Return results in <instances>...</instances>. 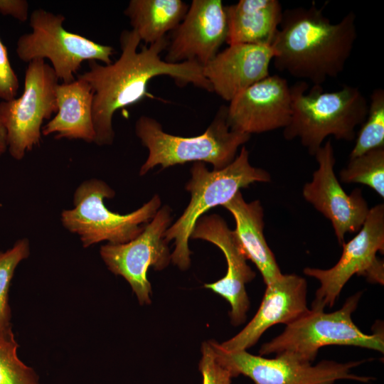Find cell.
Segmentation results:
<instances>
[{
  "mask_svg": "<svg viewBox=\"0 0 384 384\" xmlns=\"http://www.w3.org/2000/svg\"><path fill=\"white\" fill-rule=\"evenodd\" d=\"M140 43L134 30L122 31L119 58L108 65L90 60L89 70L77 76L87 82L93 92L92 122L95 143L98 146L113 143L114 114L144 98L148 94V84L154 78L167 75L179 85L192 84L212 92L203 75V66L198 63H171L161 59V54L168 46L167 36L149 46L144 45L138 51Z\"/></svg>",
  "mask_w": 384,
  "mask_h": 384,
  "instance_id": "6da1fadb",
  "label": "cell"
},
{
  "mask_svg": "<svg viewBox=\"0 0 384 384\" xmlns=\"http://www.w3.org/2000/svg\"><path fill=\"white\" fill-rule=\"evenodd\" d=\"M323 10L314 4L284 10L272 45L278 70L313 85L343 71L358 36L353 11L332 23Z\"/></svg>",
  "mask_w": 384,
  "mask_h": 384,
  "instance_id": "7a4b0ae2",
  "label": "cell"
},
{
  "mask_svg": "<svg viewBox=\"0 0 384 384\" xmlns=\"http://www.w3.org/2000/svg\"><path fill=\"white\" fill-rule=\"evenodd\" d=\"M307 89L306 81L290 86L292 114L283 129L285 139H298L313 156L329 136L354 140L356 129L365 120L368 107L360 89L347 85L334 92L324 91L321 85H313L308 92Z\"/></svg>",
  "mask_w": 384,
  "mask_h": 384,
  "instance_id": "3957f363",
  "label": "cell"
},
{
  "mask_svg": "<svg viewBox=\"0 0 384 384\" xmlns=\"http://www.w3.org/2000/svg\"><path fill=\"white\" fill-rule=\"evenodd\" d=\"M362 292L350 296L333 312L309 309L270 341L262 345L259 356H283L304 363H311L320 348L327 346H348L384 352L381 326L366 334L355 324L352 314L358 307Z\"/></svg>",
  "mask_w": 384,
  "mask_h": 384,
  "instance_id": "277c9868",
  "label": "cell"
},
{
  "mask_svg": "<svg viewBox=\"0 0 384 384\" xmlns=\"http://www.w3.org/2000/svg\"><path fill=\"white\" fill-rule=\"evenodd\" d=\"M226 110L227 106H220L206 130L190 137L166 133L155 119L140 116L135 123V134L147 148L149 155L139 175L158 165L166 169L188 162H203L212 164L213 170L227 166L251 135L232 130L227 122Z\"/></svg>",
  "mask_w": 384,
  "mask_h": 384,
  "instance_id": "5b68a950",
  "label": "cell"
},
{
  "mask_svg": "<svg viewBox=\"0 0 384 384\" xmlns=\"http://www.w3.org/2000/svg\"><path fill=\"white\" fill-rule=\"evenodd\" d=\"M191 174V178L186 186L191 194L189 203L165 233L166 240L174 242L171 261L182 270L188 269L191 264L188 240L198 220L208 210L226 204L241 188L271 179L267 171L250 164L249 151L244 146L225 168L209 171L205 163L194 162Z\"/></svg>",
  "mask_w": 384,
  "mask_h": 384,
  "instance_id": "8992f818",
  "label": "cell"
},
{
  "mask_svg": "<svg viewBox=\"0 0 384 384\" xmlns=\"http://www.w3.org/2000/svg\"><path fill=\"white\" fill-rule=\"evenodd\" d=\"M114 191L105 181L96 178L83 181L75 191L74 208L61 213V223L70 233L77 234L84 247L107 241L126 243L144 230L161 208L158 195L137 210L119 214L110 210L104 199L114 196Z\"/></svg>",
  "mask_w": 384,
  "mask_h": 384,
  "instance_id": "52a82bcc",
  "label": "cell"
},
{
  "mask_svg": "<svg viewBox=\"0 0 384 384\" xmlns=\"http://www.w3.org/2000/svg\"><path fill=\"white\" fill-rule=\"evenodd\" d=\"M65 20L62 14L43 9L33 10L29 20L32 31L17 41L16 53L20 60L30 63L48 58L63 83L75 80V75L85 60H99L105 65L112 63L113 47L65 30L63 26Z\"/></svg>",
  "mask_w": 384,
  "mask_h": 384,
  "instance_id": "ba28073f",
  "label": "cell"
},
{
  "mask_svg": "<svg viewBox=\"0 0 384 384\" xmlns=\"http://www.w3.org/2000/svg\"><path fill=\"white\" fill-rule=\"evenodd\" d=\"M337 263L329 269L306 267L304 273L317 279L320 286L311 303V309L331 308L345 284L353 275L364 277L372 284H384V262L377 253L384 252V205L370 208L358 234L343 242Z\"/></svg>",
  "mask_w": 384,
  "mask_h": 384,
  "instance_id": "9c48e42d",
  "label": "cell"
},
{
  "mask_svg": "<svg viewBox=\"0 0 384 384\" xmlns=\"http://www.w3.org/2000/svg\"><path fill=\"white\" fill-rule=\"evenodd\" d=\"M54 70L45 60L28 63L22 95L0 102V120L6 131L8 150L16 160L38 146L45 119L57 112L56 87L59 84Z\"/></svg>",
  "mask_w": 384,
  "mask_h": 384,
  "instance_id": "30bf717a",
  "label": "cell"
},
{
  "mask_svg": "<svg viewBox=\"0 0 384 384\" xmlns=\"http://www.w3.org/2000/svg\"><path fill=\"white\" fill-rule=\"evenodd\" d=\"M210 342L216 359L233 378L243 375L254 384H334L341 380L366 383L375 380L371 376L352 373L353 368L371 359L348 362L323 360L312 365L283 356L268 358L247 351L228 352L218 342Z\"/></svg>",
  "mask_w": 384,
  "mask_h": 384,
  "instance_id": "8fae6325",
  "label": "cell"
},
{
  "mask_svg": "<svg viewBox=\"0 0 384 384\" xmlns=\"http://www.w3.org/2000/svg\"><path fill=\"white\" fill-rule=\"evenodd\" d=\"M171 221V210L164 206L133 240L123 244L107 243L100 247V256L107 268L127 281L141 304L151 303L149 268L161 270L171 261L165 238Z\"/></svg>",
  "mask_w": 384,
  "mask_h": 384,
  "instance_id": "7c38bea8",
  "label": "cell"
},
{
  "mask_svg": "<svg viewBox=\"0 0 384 384\" xmlns=\"http://www.w3.org/2000/svg\"><path fill=\"white\" fill-rule=\"evenodd\" d=\"M318 168L312 179L302 191L304 199L329 219L340 245L346 233L358 232L370 208L361 188L348 195L339 183L334 171L336 163L331 140L323 144L314 155Z\"/></svg>",
  "mask_w": 384,
  "mask_h": 384,
  "instance_id": "4fadbf2b",
  "label": "cell"
},
{
  "mask_svg": "<svg viewBox=\"0 0 384 384\" xmlns=\"http://www.w3.org/2000/svg\"><path fill=\"white\" fill-rule=\"evenodd\" d=\"M225 6L220 0H193L178 26L168 37L164 60L196 62L203 67L226 43Z\"/></svg>",
  "mask_w": 384,
  "mask_h": 384,
  "instance_id": "5bb4252c",
  "label": "cell"
},
{
  "mask_svg": "<svg viewBox=\"0 0 384 384\" xmlns=\"http://www.w3.org/2000/svg\"><path fill=\"white\" fill-rule=\"evenodd\" d=\"M190 238L211 242L223 252L227 262L225 275L215 282L205 284L204 287L221 296L230 304V318L233 326L243 324L250 308L245 286L256 274L248 265L247 258L234 231L220 215H203L196 222Z\"/></svg>",
  "mask_w": 384,
  "mask_h": 384,
  "instance_id": "9a60e30c",
  "label": "cell"
},
{
  "mask_svg": "<svg viewBox=\"0 0 384 384\" xmlns=\"http://www.w3.org/2000/svg\"><path fill=\"white\" fill-rule=\"evenodd\" d=\"M291 114L287 80L278 75H270L229 102L226 119L232 130L251 135L285 128Z\"/></svg>",
  "mask_w": 384,
  "mask_h": 384,
  "instance_id": "2e32d148",
  "label": "cell"
},
{
  "mask_svg": "<svg viewBox=\"0 0 384 384\" xmlns=\"http://www.w3.org/2000/svg\"><path fill=\"white\" fill-rule=\"evenodd\" d=\"M307 282L297 274H284L266 285L255 315L238 334L220 343L228 352L247 351L257 343L271 326L287 325L309 309L307 307Z\"/></svg>",
  "mask_w": 384,
  "mask_h": 384,
  "instance_id": "e0dca14e",
  "label": "cell"
},
{
  "mask_svg": "<svg viewBox=\"0 0 384 384\" xmlns=\"http://www.w3.org/2000/svg\"><path fill=\"white\" fill-rule=\"evenodd\" d=\"M274 56L272 46L233 44L203 67L212 92L230 102L240 92L270 75Z\"/></svg>",
  "mask_w": 384,
  "mask_h": 384,
  "instance_id": "ac0fdd59",
  "label": "cell"
},
{
  "mask_svg": "<svg viewBox=\"0 0 384 384\" xmlns=\"http://www.w3.org/2000/svg\"><path fill=\"white\" fill-rule=\"evenodd\" d=\"M58 111L42 127L43 136L55 134L56 139H80L95 142L92 122L93 92L89 84L77 78L56 87Z\"/></svg>",
  "mask_w": 384,
  "mask_h": 384,
  "instance_id": "d6986e66",
  "label": "cell"
},
{
  "mask_svg": "<svg viewBox=\"0 0 384 384\" xmlns=\"http://www.w3.org/2000/svg\"><path fill=\"white\" fill-rule=\"evenodd\" d=\"M233 216L236 238L247 260H251L260 271L266 285L282 275L281 270L265 240L264 212L261 203H247L239 191L223 206Z\"/></svg>",
  "mask_w": 384,
  "mask_h": 384,
  "instance_id": "ffe728a7",
  "label": "cell"
},
{
  "mask_svg": "<svg viewBox=\"0 0 384 384\" xmlns=\"http://www.w3.org/2000/svg\"><path fill=\"white\" fill-rule=\"evenodd\" d=\"M225 9L228 45H272L284 11L279 1L240 0Z\"/></svg>",
  "mask_w": 384,
  "mask_h": 384,
  "instance_id": "44dd1931",
  "label": "cell"
},
{
  "mask_svg": "<svg viewBox=\"0 0 384 384\" xmlns=\"http://www.w3.org/2000/svg\"><path fill=\"white\" fill-rule=\"evenodd\" d=\"M188 6L181 0H131L124 13L140 41L149 46L174 31Z\"/></svg>",
  "mask_w": 384,
  "mask_h": 384,
  "instance_id": "7402d4cb",
  "label": "cell"
},
{
  "mask_svg": "<svg viewBox=\"0 0 384 384\" xmlns=\"http://www.w3.org/2000/svg\"><path fill=\"white\" fill-rule=\"evenodd\" d=\"M340 181L346 183H361L384 198V147L351 158L339 172Z\"/></svg>",
  "mask_w": 384,
  "mask_h": 384,
  "instance_id": "603a6c76",
  "label": "cell"
},
{
  "mask_svg": "<svg viewBox=\"0 0 384 384\" xmlns=\"http://www.w3.org/2000/svg\"><path fill=\"white\" fill-rule=\"evenodd\" d=\"M356 134L350 159L384 147V90L375 89L370 97L368 113Z\"/></svg>",
  "mask_w": 384,
  "mask_h": 384,
  "instance_id": "cb8c5ba5",
  "label": "cell"
},
{
  "mask_svg": "<svg viewBox=\"0 0 384 384\" xmlns=\"http://www.w3.org/2000/svg\"><path fill=\"white\" fill-rule=\"evenodd\" d=\"M30 254L27 238L18 240L5 252L0 251V334L12 332L11 311L9 304L11 281L18 265Z\"/></svg>",
  "mask_w": 384,
  "mask_h": 384,
  "instance_id": "d4e9b609",
  "label": "cell"
},
{
  "mask_svg": "<svg viewBox=\"0 0 384 384\" xmlns=\"http://www.w3.org/2000/svg\"><path fill=\"white\" fill-rule=\"evenodd\" d=\"M18 346L13 331L0 334V384H41L35 370L18 358Z\"/></svg>",
  "mask_w": 384,
  "mask_h": 384,
  "instance_id": "484cf974",
  "label": "cell"
},
{
  "mask_svg": "<svg viewBox=\"0 0 384 384\" xmlns=\"http://www.w3.org/2000/svg\"><path fill=\"white\" fill-rule=\"evenodd\" d=\"M198 368L203 378L202 384H232L230 373L216 359L210 341L202 343Z\"/></svg>",
  "mask_w": 384,
  "mask_h": 384,
  "instance_id": "4316f807",
  "label": "cell"
},
{
  "mask_svg": "<svg viewBox=\"0 0 384 384\" xmlns=\"http://www.w3.org/2000/svg\"><path fill=\"white\" fill-rule=\"evenodd\" d=\"M18 88V76L10 63L6 47L0 39V99L9 101L16 98Z\"/></svg>",
  "mask_w": 384,
  "mask_h": 384,
  "instance_id": "83f0119b",
  "label": "cell"
},
{
  "mask_svg": "<svg viewBox=\"0 0 384 384\" xmlns=\"http://www.w3.org/2000/svg\"><path fill=\"white\" fill-rule=\"evenodd\" d=\"M0 13L25 22L28 16V3L26 0H0Z\"/></svg>",
  "mask_w": 384,
  "mask_h": 384,
  "instance_id": "f1b7e54d",
  "label": "cell"
},
{
  "mask_svg": "<svg viewBox=\"0 0 384 384\" xmlns=\"http://www.w3.org/2000/svg\"><path fill=\"white\" fill-rule=\"evenodd\" d=\"M8 150L6 131L0 120V157Z\"/></svg>",
  "mask_w": 384,
  "mask_h": 384,
  "instance_id": "f546056e",
  "label": "cell"
}]
</instances>
